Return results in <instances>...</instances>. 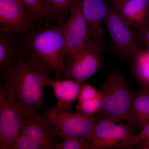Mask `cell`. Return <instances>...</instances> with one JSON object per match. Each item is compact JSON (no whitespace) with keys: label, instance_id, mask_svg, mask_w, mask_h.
Here are the masks:
<instances>
[{"label":"cell","instance_id":"obj_18","mask_svg":"<svg viewBox=\"0 0 149 149\" xmlns=\"http://www.w3.org/2000/svg\"><path fill=\"white\" fill-rule=\"evenodd\" d=\"M74 0H48L47 17L55 23H63Z\"/></svg>","mask_w":149,"mask_h":149},{"label":"cell","instance_id":"obj_14","mask_svg":"<svg viewBox=\"0 0 149 149\" xmlns=\"http://www.w3.org/2000/svg\"><path fill=\"white\" fill-rule=\"evenodd\" d=\"M85 81L71 79H61L60 77L52 79L50 86L53 94L57 100V104L65 109H70L71 104L77 100L82 85Z\"/></svg>","mask_w":149,"mask_h":149},{"label":"cell","instance_id":"obj_5","mask_svg":"<svg viewBox=\"0 0 149 149\" xmlns=\"http://www.w3.org/2000/svg\"><path fill=\"white\" fill-rule=\"evenodd\" d=\"M131 126L127 123L116 122L108 118H95L93 132L89 139L91 149L131 146L135 134Z\"/></svg>","mask_w":149,"mask_h":149},{"label":"cell","instance_id":"obj_24","mask_svg":"<svg viewBox=\"0 0 149 149\" xmlns=\"http://www.w3.org/2000/svg\"><path fill=\"white\" fill-rule=\"evenodd\" d=\"M149 137V123L145 127L142 128L141 132L133 136L130 145L131 146L138 145L144 139Z\"/></svg>","mask_w":149,"mask_h":149},{"label":"cell","instance_id":"obj_7","mask_svg":"<svg viewBox=\"0 0 149 149\" xmlns=\"http://www.w3.org/2000/svg\"><path fill=\"white\" fill-rule=\"evenodd\" d=\"M68 16L63 27L65 60L67 65L84 47L91 37L80 0H74Z\"/></svg>","mask_w":149,"mask_h":149},{"label":"cell","instance_id":"obj_25","mask_svg":"<svg viewBox=\"0 0 149 149\" xmlns=\"http://www.w3.org/2000/svg\"><path fill=\"white\" fill-rule=\"evenodd\" d=\"M136 30V33L142 44L149 48V25Z\"/></svg>","mask_w":149,"mask_h":149},{"label":"cell","instance_id":"obj_22","mask_svg":"<svg viewBox=\"0 0 149 149\" xmlns=\"http://www.w3.org/2000/svg\"><path fill=\"white\" fill-rule=\"evenodd\" d=\"M101 105V97L85 101L78 102L76 111L81 114L93 117L99 111Z\"/></svg>","mask_w":149,"mask_h":149},{"label":"cell","instance_id":"obj_15","mask_svg":"<svg viewBox=\"0 0 149 149\" xmlns=\"http://www.w3.org/2000/svg\"><path fill=\"white\" fill-rule=\"evenodd\" d=\"M15 35L0 31V74L2 77L14 66L20 54Z\"/></svg>","mask_w":149,"mask_h":149},{"label":"cell","instance_id":"obj_4","mask_svg":"<svg viewBox=\"0 0 149 149\" xmlns=\"http://www.w3.org/2000/svg\"><path fill=\"white\" fill-rule=\"evenodd\" d=\"M44 112L55 135L79 136L89 140L95 125V116L89 117L76 111L72 112L57 104Z\"/></svg>","mask_w":149,"mask_h":149},{"label":"cell","instance_id":"obj_8","mask_svg":"<svg viewBox=\"0 0 149 149\" xmlns=\"http://www.w3.org/2000/svg\"><path fill=\"white\" fill-rule=\"evenodd\" d=\"M104 21L112 42L123 56L131 58L143 48L137 33L133 32L112 7Z\"/></svg>","mask_w":149,"mask_h":149},{"label":"cell","instance_id":"obj_11","mask_svg":"<svg viewBox=\"0 0 149 149\" xmlns=\"http://www.w3.org/2000/svg\"><path fill=\"white\" fill-rule=\"evenodd\" d=\"M82 10L90 36L104 42L102 21L105 20L111 8L108 0H80Z\"/></svg>","mask_w":149,"mask_h":149},{"label":"cell","instance_id":"obj_6","mask_svg":"<svg viewBox=\"0 0 149 149\" xmlns=\"http://www.w3.org/2000/svg\"><path fill=\"white\" fill-rule=\"evenodd\" d=\"M104 42L91 37L84 47L67 65L62 77L84 82L101 67Z\"/></svg>","mask_w":149,"mask_h":149},{"label":"cell","instance_id":"obj_9","mask_svg":"<svg viewBox=\"0 0 149 149\" xmlns=\"http://www.w3.org/2000/svg\"><path fill=\"white\" fill-rule=\"evenodd\" d=\"M22 116L7 91L0 86V149H12L22 125Z\"/></svg>","mask_w":149,"mask_h":149},{"label":"cell","instance_id":"obj_20","mask_svg":"<svg viewBox=\"0 0 149 149\" xmlns=\"http://www.w3.org/2000/svg\"><path fill=\"white\" fill-rule=\"evenodd\" d=\"M63 141L57 143L54 149H91L88 139L79 136L61 135Z\"/></svg>","mask_w":149,"mask_h":149},{"label":"cell","instance_id":"obj_10","mask_svg":"<svg viewBox=\"0 0 149 149\" xmlns=\"http://www.w3.org/2000/svg\"><path fill=\"white\" fill-rule=\"evenodd\" d=\"M36 27L28 19L21 0H0V31L17 36Z\"/></svg>","mask_w":149,"mask_h":149},{"label":"cell","instance_id":"obj_1","mask_svg":"<svg viewBox=\"0 0 149 149\" xmlns=\"http://www.w3.org/2000/svg\"><path fill=\"white\" fill-rule=\"evenodd\" d=\"M51 75L19 54L13 67L1 77V85L22 114L31 115L44 106L45 90L50 86Z\"/></svg>","mask_w":149,"mask_h":149},{"label":"cell","instance_id":"obj_21","mask_svg":"<svg viewBox=\"0 0 149 149\" xmlns=\"http://www.w3.org/2000/svg\"><path fill=\"white\" fill-rule=\"evenodd\" d=\"M12 149H50L48 145L35 140L19 132Z\"/></svg>","mask_w":149,"mask_h":149},{"label":"cell","instance_id":"obj_28","mask_svg":"<svg viewBox=\"0 0 149 149\" xmlns=\"http://www.w3.org/2000/svg\"><path fill=\"white\" fill-rule=\"evenodd\" d=\"M143 89L144 90H146V91H149V87H147L146 88H144Z\"/></svg>","mask_w":149,"mask_h":149},{"label":"cell","instance_id":"obj_26","mask_svg":"<svg viewBox=\"0 0 149 149\" xmlns=\"http://www.w3.org/2000/svg\"><path fill=\"white\" fill-rule=\"evenodd\" d=\"M129 0H110V4L114 9L116 10Z\"/></svg>","mask_w":149,"mask_h":149},{"label":"cell","instance_id":"obj_16","mask_svg":"<svg viewBox=\"0 0 149 149\" xmlns=\"http://www.w3.org/2000/svg\"><path fill=\"white\" fill-rule=\"evenodd\" d=\"M126 123L142 128L149 123V92L144 90L135 94Z\"/></svg>","mask_w":149,"mask_h":149},{"label":"cell","instance_id":"obj_3","mask_svg":"<svg viewBox=\"0 0 149 149\" xmlns=\"http://www.w3.org/2000/svg\"><path fill=\"white\" fill-rule=\"evenodd\" d=\"M100 91L101 105L95 117H107L116 122L123 120L126 123L135 94L124 77L118 72H111Z\"/></svg>","mask_w":149,"mask_h":149},{"label":"cell","instance_id":"obj_2","mask_svg":"<svg viewBox=\"0 0 149 149\" xmlns=\"http://www.w3.org/2000/svg\"><path fill=\"white\" fill-rule=\"evenodd\" d=\"M64 23L36 27L21 35L17 41L19 54L51 75L61 77L67 67Z\"/></svg>","mask_w":149,"mask_h":149},{"label":"cell","instance_id":"obj_13","mask_svg":"<svg viewBox=\"0 0 149 149\" xmlns=\"http://www.w3.org/2000/svg\"><path fill=\"white\" fill-rule=\"evenodd\" d=\"M115 10L131 27L137 29L149 25V0H129Z\"/></svg>","mask_w":149,"mask_h":149},{"label":"cell","instance_id":"obj_17","mask_svg":"<svg viewBox=\"0 0 149 149\" xmlns=\"http://www.w3.org/2000/svg\"><path fill=\"white\" fill-rule=\"evenodd\" d=\"M134 76L143 88L149 86V48H142L131 58Z\"/></svg>","mask_w":149,"mask_h":149},{"label":"cell","instance_id":"obj_19","mask_svg":"<svg viewBox=\"0 0 149 149\" xmlns=\"http://www.w3.org/2000/svg\"><path fill=\"white\" fill-rule=\"evenodd\" d=\"M25 6L27 17L41 21L47 17L48 0H21Z\"/></svg>","mask_w":149,"mask_h":149},{"label":"cell","instance_id":"obj_12","mask_svg":"<svg viewBox=\"0 0 149 149\" xmlns=\"http://www.w3.org/2000/svg\"><path fill=\"white\" fill-rule=\"evenodd\" d=\"M19 132L35 140L45 143L50 149H54L57 143L55 140L49 121L44 112L31 115L22 114Z\"/></svg>","mask_w":149,"mask_h":149},{"label":"cell","instance_id":"obj_23","mask_svg":"<svg viewBox=\"0 0 149 149\" xmlns=\"http://www.w3.org/2000/svg\"><path fill=\"white\" fill-rule=\"evenodd\" d=\"M101 97L100 92L93 86L84 83L81 87L78 96V102L85 101Z\"/></svg>","mask_w":149,"mask_h":149},{"label":"cell","instance_id":"obj_27","mask_svg":"<svg viewBox=\"0 0 149 149\" xmlns=\"http://www.w3.org/2000/svg\"><path fill=\"white\" fill-rule=\"evenodd\" d=\"M138 145L142 148L149 149V137L141 141Z\"/></svg>","mask_w":149,"mask_h":149}]
</instances>
